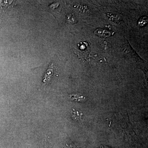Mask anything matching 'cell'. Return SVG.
I'll list each match as a JSON object with an SVG mask.
<instances>
[{
    "label": "cell",
    "mask_w": 148,
    "mask_h": 148,
    "mask_svg": "<svg viewBox=\"0 0 148 148\" xmlns=\"http://www.w3.org/2000/svg\"><path fill=\"white\" fill-rule=\"evenodd\" d=\"M53 71V70L52 68H49L47 71L46 73L45 74V75L44 77L43 80V82L44 83H47L48 82H49V81L50 79V77L52 75Z\"/></svg>",
    "instance_id": "obj_3"
},
{
    "label": "cell",
    "mask_w": 148,
    "mask_h": 148,
    "mask_svg": "<svg viewBox=\"0 0 148 148\" xmlns=\"http://www.w3.org/2000/svg\"><path fill=\"white\" fill-rule=\"evenodd\" d=\"M82 114L79 113L78 111L73 110L72 112V117L73 119L76 121H78L81 119L82 117Z\"/></svg>",
    "instance_id": "obj_4"
},
{
    "label": "cell",
    "mask_w": 148,
    "mask_h": 148,
    "mask_svg": "<svg viewBox=\"0 0 148 148\" xmlns=\"http://www.w3.org/2000/svg\"><path fill=\"white\" fill-rule=\"evenodd\" d=\"M147 17H143L140 18L139 21H138V24L140 27L144 26L145 24H147Z\"/></svg>",
    "instance_id": "obj_5"
},
{
    "label": "cell",
    "mask_w": 148,
    "mask_h": 148,
    "mask_svg": "<svg viewBox=\"0 0 148 148\" xmlns=\"http://www.w3.org/2000/svg\"><path fill=\"white\" fill-rule=\"evenodd\" d=\"M95 34L101 37H107L111 36L110 32L105 30L98 29L95 32Z\"/></svg>",
    "instance_id": "obj_1"
},
{
    "label": "cell",
    "mask_w": 148,
    "mask_h": 148,
    "mask_svg": "<svg viewBox=\"0 0 148 148\" xmlns=\"http://www.w3.org/2000/svg\"><path fill=\"white\" fill-rule=\"evenodd\" d=\"M70 98L71 100L77 102H84L86 100V98L84 96L77 94L70 95Z\"/></svg>",
    "instance_id": "obj_2"
}]
</instances>
